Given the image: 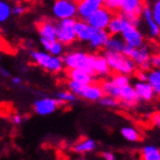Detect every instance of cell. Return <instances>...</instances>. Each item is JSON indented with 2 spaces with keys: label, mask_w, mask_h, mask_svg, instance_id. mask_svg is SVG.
<instances>
[{
  "label": "cell",
  "mask_w": 160,
  "mask_h": 160,
  "mask_svg": "<svg viewBox=\"0 0 160 160\" xmlns=\"http://www.w3.org/2000/svg\"><path fill=\"white\" fill-rule=\"evenodd\" d=\"M103 87L104 94L112 96L119 101L120 107L125 109H133L140 102L138 96L136 94V90L132 85H127L123 87H118L111 82V80H105L101 83Z\"/></svg>",
  "instance_id": "6da1fadb"
},
{
  "label": "cell",
  "mask_w": 160,
  "mask_h": 160,
  "mask_svg": "<svg viewBox=\"0 0 160 160\" xmlns=\"http://www.w3.org/2000/svg\"><path fill=\"white\" fill-rule=\"evenodd\" d=\"M103 55L107 58L111 71H113L116 73L130 76L136 71L137 65L135 64V62L123 53L105 49Z\"/></svg>",
  "instance_id": "7a4b0ae2"
},
{
  "label": "cell",
  "mask_w": 160,
  "mask_h": 160,
  "mask_svg": "<svg viewBox=\"0 0 160 160\" xmlns=\"http://www.w3.org/2000/svg\"><path fill=\"white\" fill-rule=\"evenodd\" d=\"M123 54L127 55L128 57H130L141 70H144V71L150 70L151 53L147 45H143V46L138 47V48L126 46V48L123 50Z\"/></svg>",
  "instance_id": "3957f363"
},
{
  "label": "cell",
  "mask_w": 160,
  "mask_h": 160,
  "mask_svg": "<svg viewBox=\"0 0 160 160\" xmlns=\"http://www.w3.org/2000/svg\"><path fill=\"white\" fill-rule=\"evenodd\" d=\"M145 3L144 0H121L120 14L135 25H140V18Z\"/></svg>",
  "instance_id": "277c9868"
},
{
  "label": "cell",
  "mask_w": 160,
  "mask_h": 160,
  "mask_svg": "<svg viewBox=\"0 0 160 160\" xmlns=\"http://www.w3.org/2000/svg\"><path fill=\"white\" fill-rule=\"evenodd\" d=\"M121 38L125 40L127 46L138 48L144 45V36L138 30V27L132 23L129 20L125 17L123 20V27L121 31Z\"/></svg>",
  "instance_id": "5b68a950"
},
{
  "label": "cell",
  "mask_w": 160,
  "mask_h": 160,
  "mask_svg": "<svg viewBox=\"0 0 160 160\" xmlns=\"http://www.w3.org/2000/svg\"><path fill=\"white\" fill-rule=\"evenodd\" d=\"M63 63L67 69H83L90 73L95 74L90 67V54L83 53V52H72L63 57Z\"/></svg>",
  "instance_id": "8992f818"
},
{
  "label": "cell",
  "mask_w": 160,
  "mask_h": 160,
  "mask_svg": "<svg viewBox=\"0 0 160 160\" xmlns=\"http://www.w3.org/2000/svg\"><path fill=\"white\" fill-rule=\"evenodd\" d=\"M74 25H76V21L73 18H64V20H61L57 23V32H56L57 40L61 41L65 46L72 45L78 39Z\"/></svg>",
  "instance_id": "52a82bcc"
},
{
  "label": "cell",
  "mask_w": 160,
  "mask_h": 160,
  "mask_svg": "<svg viewBox=\"0 0 160 160\" xmlns=\"http://www.w3.org/2000/svg\"><path fill=\"white\" fill-rule=\"evenodd\" d=\"M31 57L40 67L50 72H60L63 69V58L56 57L55 55H49L41 52H31Z\"/></svg>",
  "instance_id": "ba28073f"
},
{
  "label": "cell",
  "mask_w": 160,
  "mask_h": 160,
  "mask_svg": "<svg viewBox=\"0 0 160 160\" xmlns=\"http://www.w3.org/2000/svg\"><path fill=\"white\" fill-rule=\"evenodd\" d=\"M54 15L58 20L73 18L78 15V6L76 0H55L53 6Z\"/></svg>",
  "instance_id": "9c48e42d"
},
{
  "label": "cell",
  "mask_w": 160,
  "mask_h": 160,
  "mask_svg": "<svg viewBox=\"0 0 160 160\" xmlns=\"http://www.w3.org/2000/svg\"><path fill=\"white\" fill-rule=\"evenodd\" d=\"M112 17H113V13L103 6L101 7L100 9H97L86 22L89 24L90 27L95 28V29L107 30L108 25H109Z\"/></svg>",
  "instance_id": "30bf717a"
},
{
  "label": "cell",
  "mask_w": 160,
  "mask_h": 160,
  "mask_svg": "<svg viewBox=\"0 0 160 160\" xmlns=\"http://www.w3.org/2000/svg\"><path fill=\"white\" fill-rule=\"evenodd\" d=\"M78 6V16L87 21L97 9L104 6V0H76Z\"/></svg>",
  "instance_id": "8fae6325"
},
{
  "label": "cell",
  "mask_w": 160,
  "mask_h": 160,
  "mask_svg": "<svg viewBox=\"0 0 160 160\" xmlns=\"http://www.w3.org/2000/svg\"><path fill=\"white\" fill-rule=\"evenodd\" d=\"M36 28L40 34V40H57V23L43 18L36 23Z\"/></svg>",
  "instance_id": "7c38bea8"
},
{
  "label": "cell",
  "mask_w": 160,
  "mask_h": 160,
  "mask_svg": "<svg viewBox=\"0 0 160 160\" xmlns=\"http://www.w3.org/2000/svg\"><path fill=\"white\" fill-rule=\"evenodd\" d=\"M63 101L58 98H42L34 103V110L40 116H47L53 113L60 105H64Z\"/></svg>",
  "instance_id": "4fadbf2b"
},
{
  "label": "cell",
  "mask_w": 160,
  "mask_h": 160,
  "mask_svg": "<svg viewBox=\"0 0 160 160\" xmlns=\"http://www.w3.org/2000/svg\"><path fill=\"white\" fill-rule=\"evenodd\" d=\"M141 17L143 18L144 24H145V27H147V30H148V32H149V34H150V37L159 38L160 37V27L158 25V23L153 18L152 10H151L150 6H148V5L144 6Z\"/></svg>",
  "instance_id": "5bb4252c"
},
{
  "label": "cell",
  "mask_w": 160,
  "mask_h": 160,
  "mask_svg": "<svg viewBox=\"0 0 160 160\" xmlns=\"http://www.w3.org/2000/svg\"><path fill=\"white\" fill-rule=\"evenodd\" d=\"M90 67L96 76H108L111 72L107 58L101 54H90Z\"/></svg>",
  "instance_id": "9a60e30c"
},
{
  "label": "cell",
  "mask_w": 160,
  "mask_h": 160,
  "mask_svg": "<svg viewBox=\"0 0 160 160\" xmlns=\"http://www.w3.org/2000/svg\"><path fill=\"white\" fill-rule=\"evenodd\" d=\"M104 95L105 94H104L102 85L93 82V83H89V85H83V88L79 96L87 101H93V102H95V101H100Z\"/></svg>",
  "instance_id": "2e32d148"
},
{
  "label": "cell",
  "mask_w": 160,
  "mask_h": 160,
  "mask_svg": "<svg viewBox=\"0 0 160 160\" xmlns=\"http://www.w3.org/2000/svg\"><path fill=\"white\" fill-rule=\"evenodd\" d=\"M67 76L70 80H73V81L81 83V85L93 83L94 79H95V74L90 73L83 69H68Z\"/></svg>",
  "instance_id": "e0dca14e"
},
{
  "label": "cell",
  "mask_w": 160,
  "mask_h": 160,
  "mask_svg": "<svg viewBox=\"0 0 160 160\" xmlns=\"http://www.w3.org/2000/svg\"><path fill=\"white\" fill-rule=\"evenodd\" d=\"M134 88L136 90V94L138 96L140 102H150L154 98L156 93H154L153 88L151 87V85L148 81H141L137 80L136 82L134 83Z\"/></svg>",
  "instance_id": "ac0fdd59"
},
{
  "label": "cell",
  "mask_w": 160,
  "mask_h": 160,
  "mask_svg": "<svg viewBox=\"0 0 160 160\" xmlns=\"http://www.w3.org/2000/svg\"><path fill=\"white\" fill-rule=\"evenodd\" d=\"M76 33H77V38L81 41H88L89 42L90 39L93 38L94 33L96 29L93 27H90L89 24L87 23L86 21H76Z\"/></svg>",
  "instance_id": "d6986e66"
},
{
  "label": "cell",
  "mask_w": 160,
  "mask_h": 160,
  "mask_svg": "<svg viewBox=\"0 0 160 160\" xmlns=\"http://www.w3.org/2000/svg\"><path fill=\"white\" fill-rule=\"evenodd\" d=\"M110 38V33L108 32V30H101V29H96L95 33H94L93 38L90 39L89 45L93 49H101V48H105L108 40Z\"/></svg>",
  "instance_id": "ffe728a7"
},
{
  "label": "cell",
  "mask_w": 160,
  "mask_h": 160,
  "mask_svg": "<svg viewBox=\"0 0 160 160\" xmlns=\"http://www.w3.org/2000/svg\"><path fill=\"white\" fill-rule=\"evenodd\" d=\"M123 20H125V17L121 14L120 15H113V17L111 18L107 29L108 32L110 33V36H119V34H121L123 27Z\"/></svg>",
  "instance_id": "44dd1931"
},
{
  "label": "cell",
  "mask_w": 160,
  "mask_h": 160,
  "mask_svg": "<svg viewBox=\"0 0 160 160\" xmlns=\"http://www.w3.org/2000/svg\"><path fill=\"white\" fill-rule=\"evenodd\" d=\"M126 42L122 38L118 37V36H110L109 40H108L107 45H105V49L107 50H112V52H119V53H123V50L126 48Z\"/></svg>",
  "instance_id": "7402d4cb"
},
{
  "label": "cell",
  "mask_w": 160,
  "mask_h": 160,
  "mask_svg": "<svg viewBox=\"0 0 160 160\" xmlns=\"http://www.w3.org/2000/svg\"><path fill=\"white\" fill-rule=\"evenodd\" d=\"M120 134L122 137L128 142H138L142 140V135H141L140 130L133 126H125L120 129Z\"/></svg>",
  "instance_id": "603a6c76"
},
{
  "label": "cell",
  "mask_w": 160,
  "mask_h": 160,
  "mask_svg": "<svg viewBox=\"0 0 160 160\" xmlns=\"http://www.w3.org/2000/svg\"><path fill=\"white\" fill-rule=\"evenodd\" d=\"M95 148H96V142L95 141L92 140V138H85V140L74 144L72 149L77 153H87V152L95 150Z\"/></svg>",
  "instance_id": "cb8c5ba5"
},
{
  "label": "cell",
  "mask_w": 160,
  "mask_h": 160,
  "mask_svg": "<svg viewBox=\"0 0 160 160\" xmlns=\"http://www.w3.org/2000/svg\"><path fill=\"white\" fill-rule=\"evenodd\" d=\"M148 82L153 88L156 95L160 96V68L148 71Z\"/></svg>",
  "instance_id": "d4e9b609"
},
{
  "label": "cell",
  "mask_w": 160,
  "mask_h": 160,
  "mask_svg": "<svg viewBox=\"0 0 160 160\" xmlns=\"http://www.w3.org/2000/svg\"><path fill=\"white\" fill-rule=\"evenodd\" d=\"M141 160H160V149L154 145H147L141 151Z\"/></svg>",
  "instance_id": "484cf974"
},
{
  "label": "cell",
  "mask_w": 160,
  "mask_h": 160,
  "mask_svg": "<svg viewBox=\"0 0 160 160\" xmlns=\"http://www.w3.org/2000/svg\"><path fill=\"white\" fill-rule=\"evenodd\" d=\"M110 80L111 82L118 87H123V86H127V85H130L129 76H127V74L116 73L110 78Z\"/></svg>",
  "instance_id": "4316f807"
},
{
  "label": "cell",
  "mask_w": 160,
  "mask_h": 160,
  "mask_svg": "<svg viewBox=\"0 0 160 160\" xmlns=\"http://www.w3.org/2000/svg\"><path fill=\"white\" fill-rule=\"evenodd\" d=\"M100 104L101 105H103L105 108H117L119 107V101L117 98H114L112 96H109V95H104L100 101Z\"/></svg>",
  "instance_id": "83f0119b"
},
{
  "label": "cell",
  "mask_w": 160,
  "mask_h": 160,
  "mask_svg": "<svg viewBox=\"0 0 160 160\" xmlns=\"http://www.w3.org/2000/svg\"><path fill=\"white\" fill-rule=\"evenodd\" d=\"M56 97L58 98V100L63 101L64 103L74 102V101L77 100V95L72 93L71 90H69V92H65V90H63V92H58V93L56 94Z\"/></svg>",
  "instance_id": "f1b7e54d"
},
{
  "label": "cell",
  "mask_w": 160,
  "mask_h": 160,
  "mask_svg": "<svg viewBox=\"0 0 160 160\" xmlns=\"http://www.w3.org/2000/svg\"><path fill=\"white\" fill-rule=\"evenodd\" d=\"M104 7L109 10L113 12H119L121 7V0H104Z\"/></svg>",
  "instance_id": "f546056e"
},
{
  "label": "cell",
  "mask_w": 160,
  "mask_h": 160,
  "mask_svg": "<svg viewBox=\"0 0 160 160\" xmlns=\"http://www.w3.org/2000/svg\"><path fill=\"white\" fill-rule=\"evenodd\" d=\"M12 10H10V7L7 5L6 2L3 1H0V22H3L6 21L8 17H9Z\"/></svg>",
  "instance_id": "4dcf8cb0"
},
{
  "label": "cell",
  "mask_w": 160,
  "mask_h": 160,
  "mask_svg": "<svg viewBox=\"0 0 160 160\" xmlns=\"http://www.w3.org/2000/svg\"><path fill=\"white\" fill-rule=\"evenodd\" d=\"M151 10H152L153 18L160 27V0H154L151 6Z\"/></svg>",
  "instance_id": "1f68e13d"
},
{
  "label": "cell",
  "mask_w": 160,
  "mask_h": 160,
  "mask_svg": "<svg viewBox=\"0 0 160 160\" xmlns=\"http://www.w3.org/2000/svg\"><path fill=\"white\" fill-rule=\"evenodd\" d=\"M62 50H63V43L61 42V41H58V40H56V41L53 43V46L50 47V49L48 50V52H49L52 55L57 56V55H60V54L62 53Z\"/></svg>",
  "instance_id": "d6a6232c"
},
{
  "label": "cell",
  "mask_w": 160,
  "mask_h": 160,
  "mask_svg": "<svg viewBox=\"0 0 160 160\" xmlns=\"http://www.w3.org/2000/svg\"><path fill=\"white\" fill-rule=\"evenodd\" d=\"M150 64H151V68H154V69H159V68H160V53H157V54H153V55H151Z\"/></svg>",
  "instance_id": "836d02e7"
},
{
  "label": "cell",
  "mask_w": 160,
  "mask_h": 160,
  "mask_svg": "<svg viewBox=\"0 0 160 160\" xmlns=\"http://www.w3.org/2000/svg\"><path fill=\"white\" fill-rule=\"evenodd\" d=\"M150 120L153 126H156L160 129V112H154L153 114H151Z\"/></svg>",
  "instance_id": "e575fe53"
},
{
  "label": "cell",
  "mask_w": 160,
  "mask_h": 160,
  "mask_svg": "<svg viewBox=\"0 0 160 160\" xmlns=\"http://www.w3.org/2000/svg\"><path fill=\"white\" fill-rule=\"evenodd\" d=\"M25 10H27V9H25V7H23L20 2H18V3H16V5H15V7L13 8V10H12V12H13L15 15H21V14L25 13Z\"/></svg>",
  "instance_id": "d590c367"
},
{
  "label": "cell",
  "mask_w": 160,
  "mask_h": 160,
  "mask_svg": "<svg viewBox=\"0 0 160 160\" xmlns=\"http://www.w3.org/2000/svg\"><path fill=\"white\" fill-rule=\"evenodd\" d=\"M136 77L137 80H141V81H148V71L141 70L136 72Z\"/></svg>",
  "instance_id": "8d00e7d4"
},
{
  "label": "cell",
  "mask_w": 160,
  "mask_h": 160,
  "mask_svg": "<svg viewBox=\"0 0 160 160\" xmlns=\"http://www.w3.org/2000/svg\"><path fill=\"white\" fill-rule=\"evenodd\" d=\"M102 157L104 158L105 160H116V157H114V154L110 151H105L102 153Z\"/></svg>",
  "instance_id": "74e56055"
},
{
  "label": "cell",
  "mask_w": 160,
  "mask_h": 160,
  "mask_svg": "<svg viewBox=\"0 0 160 160\" xmlns=\"http://www.w3.org/2000/svg\"><path fill=\"white\" fill-rule=\"evenodd\" d=\"M14 122L17 123V125H20L22 122V117H21L20 114H16V116H14Z\"/></svg>",
  "instance_id": "f35d334b"
},
{
  "label": "cell",
  "mask_w": 160,
  "mask_h": 160,
  "mask_svg": "<svg viewBox=\"0 0 160 160\" xmlns=\"http://www.w3.org/2000/svg\"><path fill=\"white\" fill-rule=\"evenodd\" d=\"M1 73H2L5 77H8V76H9V72H7V71L3 70V69H1Z\"/></svg>",
  "instance_id": "ab89813d"
},
{
  "label": "cell",
  "mask_w": 160,
  "mask_h": 160,
  "mask_svg": "<svg viewBox=\"0 0 160 160\" xmlns=\"http://www.w3.org/2000/svg\"><path fill=\"white\" fill-rule=\"evenodd\" d=\"M13 82L14 83H20L21 79H20V78H13Z\"/></svg>",
  "instance_id": "60d3db41"
},
{
  "label": "cell",
  "mask_w": 160,
  "mask_h": 160,
  "mask_svg": "<svg viewBox=\"0 0 160 160\" xmlns=\"http://www.w3.org/2000/svg\"><path fill=\"white\" fill-rule=\"evenodd\" d=\"M78 160H85V159H78Z\"/></svg>",
  "instance_id": "b9f144b4"
},
{
  "label": "cell",
  "mask_w": 160,
  "mask_h": 160,
  "mask_svg": "<svg viewBox=\"0 0 160 160\" xmlns=\"http://www.w3.org/2000/svg\"><path fill=\"white\" fill-rule=\"evenodd\" d=\"M25 1H30V0H25Z\"/></svg>",
  "instance_id": "7bdbcfd3"
}]
</instances>
